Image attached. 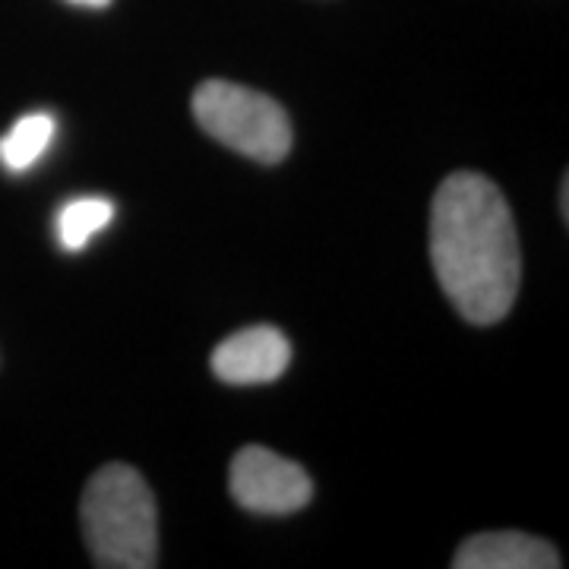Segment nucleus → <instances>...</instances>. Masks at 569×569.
<instances>
[{"instance_id": "f257e3e1", "label": "nucleus", "mask_w": 569, "mask_h": 569, "mask_svg": "<svg viewBox=\"0 0 569 569\" xmlns=\"http://www.w3.org/2000/svg\"><path fill=\"white\" fill-rule=\"evenodd\" d=\"M430 260L468 323L493 326L507 317L522 282V250L497 183L475 171L440 183L430 209Z\"/></svg>"}, {"instance_id": "f03ea898", "label": "nucleus", "mask_w": 569, "mask_h": 569, "mask_svg": "<svg viewBox=\"0 0 569 569\" xmlns=\"http://www.w3.org/2000/svg\"><path fill=\"white\" fill-rule=\"evenodd\" d=\"M82 535L96 567L149 569L159 563L156 500L137 468L104 466L82 493Z\"/></svg>"}, {"instance_id": "7ed1b4c3", "label": "nucleus", "mask_w": 569, "mask_h": 569, "mask_svg": "<svg viewBox=\"0 0 569 569\" xmlns=\"http://www.w3.org/2000/svg\"><path fill=\"white\" fill-rule=\"evenodd\" d=\"M193 118L212 140L263 164L291 152V121L279 102L238 82L209 80L193 92Z\"/></svg>"}, {"instance_id": "20e7f679", "label": "nucleus", "mask_w": 569, "mask_h": 569, "mask_svg": "<svg viewBox=\"0 0 569 569\" xmlns=\"http://www.w3.org/2000/svg\"><path fill=\"white\" fill-rule=\"evenodd\" d=\"M231 497L260 516H288L310 503L307 471L266 447H244L231 462Z\"/></svg>"}, {"instance_id": "39448f33", "label": "nucleus", "mask_w": 569, "mask_h": 569, "mask_svg": "<svg viewBox=\"0 0 569 569\" xmlns=\"http://www.w3.org/2000/svg\"><path fill=\"white\" fill-rule=\"evenodd\" d=\"M288 361H291V346L276 326H250L228 336L212 351V373L222 383L253 387V383L279 380Z\"/></svg>"}, {"instance_id": "423d86ee", "label": "nucleus", "mask_w": 569, "mask_h": 569, "mask_svg": "<svg viewBox=\"0 0 569 569\" xmlns=\"http://www.w3.org/2000/svg\"><path fill=\"white\" fill-rule=\"evenodd\" d=\"M456 569H557L560 553L526 531H488L468 538L452 557Z\"/></svg>"}, {"instance_id": "0eeeda50", "label": "nucleus", "mask_w": 569, "mask_h": 569, "mask_svg": "<svg viewBox=\"0 0 569 569\" xmlns=\"http://www.w3.org/2000/svg\"><path fill=\"white\" fill-rule=\"evenodd\" d=\"M58 133V121L48 111H32L10 127V133L0 140V164L10 174L29 171L48 152V146Z\"/></svg>"}, {"instance_id": "6e6552de", "label": "nucleus", "mask_w": 569, "mask_h": 569, "mask_svg": "<svg viewBox=\"0 0 569 569\" xmlns=\"http://www.w3.org/2000/svg\"><path fill=\"white\" fill-rule=\"evenodd\" d=\"M114 219V203L104 200V197H80V200H70L58 212V241L63 250L77 253L82 247L89 244L108 222Z\"/></svg>"}, {"instance_id": "1a4fd4ad", "label": "nucleus", "mask_w": 569, "mask_h": 569, "mask_svg": "<svg viewBox=\"0 0 569 569\" xmlns=\"http://www.w3.org/2000/svg\"><path fill=\"white\" fill-rule=\"evenodd\" d=\"M67 3H77V7H92V10H102L111 0H67Z\"/></svg>"}]
</instances>
